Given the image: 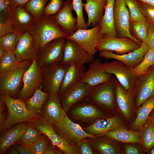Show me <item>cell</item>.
Wrapping results in <instances>:
<instances>
[{
  "mask_svg": "<svg viewBox=\"0 0 154 154\" xmlns=\"http://www.w3.org/2000/svg\"><path fill=\"white\" fill-rule=\"evenodd\" d=\"M54 145L49 140L47 146L44 154H53L58 153Z\"/></svg>",
  "mask_w": 154,
  "mask_h": 154,
  "instance_id": "f5cc1de1",
  "label": "cell"
},
{
  "mask_svg": "<svg viewBox=\"0 0 154 154\" xmlns=\"http://www.w3.org/2000/svg\"><path fill=\"white\" fill-rule=\"evenodd\" d=\"M72 1L66 0L62 8L54 15L56 22L66 33L67 36L72 34L76 30L77 18L72 15Z\"/></svg>",
  "mask_w": 154,
  "mask_h": 154,
  "instance_id": "ffe728a7",
  "label": "cell"
},
{
  "mask_svg": "<svg viewBox=\"0 0 154 154\" xmlns=\"http://www.w3.org/2000/svg\"><path fill=\"white\" fill-rule=\"evenodd\" d=\"M50 0H29L24 6L26 10L33 16L35 20L44 15L45 5Z\"/></svg>",
  "mask_w": 154,
  "mask_h": 154,
  "instance_id": "836d02e7",
  "label": "cell"
},
{
  "mask_svg": "<svg viewBox=\"0 0 154 154\" xmlns=\"http://www.w3.org/2000/svg\"><path fill=\"white\" fill-rule=\"evenodd\" d=\"M149 49L148 46L145 42H142L140 47L127 54H119L114 53L111 51L101 50L99 51V55L100 57L121 61L134 68L143 60L145 54Z\"/></svg>",
  "mask_w": 154,
  "mask_h": 154,
  "instance_id": "9a60e30c",
  "label": "cell"
},
{
  "mask_svg": "<svg viewBox=\"0 0 154 154\" xmlns=\"http://www.w3.org/2000/svg\"><path fill=\"white\" fill-rule=\"evenodd\" d=\"M5 51V50L2 47L0 46V58L3 55Z\"/></svg>",
  "mask_w": 154,
  "mask_h": 154,
  "instance_id": "91938a15",
  "label": "cell"
},
{
  "mask_svg": "<svg viewBox=\"0 0 154 154\" xmlns=\"http://www.w3.org/2000/svg\"><path fill=\"white\" fill-rule=\"evenodd\" d=\"M68 66L58 61L41 68L43 76L42 87L49 96L58 95Z\"/></svg>",
  "mask_w": 154,
  "mask_h": 154,
  "instance_id": "277c9868",
  "label": "cell"
},
{
  "mask_svg": "<svg viewBox=\"0 0 154 154\" xmlns=\"http://www.w3.org/2000/svg\"><path fill=\"white\" fill-rule=\"evenodd\" d=\"M34 127L46 136L54 146L66 154H79L76 146L71 144L54 130L53 124L40 115L35 120L30 122Z\"/></svg>",
  "mask_w": 154,
  "mask_h": 154,
  "instance_id": "5b68a950",
  "label": "cell"
},
{
  "mask_svg": "<svg viewBox=\"0 0 154 154\" xmlns=\"http://www.w3.org/2000/svg\"><path fill=\"white\" fill-rule=\"evenodd\" d=\"M8 11L16 32L23 33L27 31L35 20L23 6L11 7Z\"/></svg>",
  "mask_w": 154,
  "mask_h": 154,
  "instance_id": "44dd1931",
  "label": "cell"
},
{
  "mask_svg": "<svg viewBox=\"0 0 154 154\" xmlns=\"http://www.w3.org/2000/svg\"><path fill=\"white\" fill-rule=\"evenodd\" d=\"M84 4L88 16L86 23L88 27H94L98 23L103 16L102 13L106 3V0H86Z\"/></svg>",
  "mask_w": 154,
  "mask_h": 154,
  "instance_id": "83f0119b",
  "label": "cell"
},
{
  "mask_svg": "<svg viewBox=\"0 0 154 154\" xmlns=\"http://www.w3.org/2000/svg\"><path fill=\"white\" fill-rule=\"evenodd\" d=\"M140 9L145 18L154 24V6L139 1Z\"/></svg>",
  "mask_w": 154,
  "mask_h": 154,
  "instance_id": "bcb514c9",
  "label": "cell"
},
{
  "mask_svg": "<svg viewBox=\"0 0 154 154\" xmlns=\"http://www.w3.org/2000/svg\"><path fill=\"white\" fill-rule=\"evenodd\" d=\"M10 7L9 0H0V13L7 12Z\"/></svg>",
  "mask_w": 154,
  "mask_h": 154,
  "instance_id": "f907efd6",
  "label": "cell"
},
{
  "mask_svg": "<svg viewBox=\"0 0 154 154\" xmlns=\"http://www.w3.org/2000/svg\"><path fill=\"white\" fill-rule=\"evenodd\" d=\"M10 7L16 6H24L29 0H9Z\"/></svg>",
  "mask_w": 154,
  "mask_h": 154,
  "instance_id": "db71d44e",
  "label": "cell"
},
{
  "mask_svg": "<svg viewBox=\"0 0 154 154\" xmlns=\"http://www.w3.org/2000/svg\"><path fill=\"white\" fill-rule=\"evenodd\" d=\"M66 112L61 106L58 95L49 96L42 109V116L53 125L65 116Z\"/></svg>",
  "mask_w": 154,
  "mask_h": 154,
  "instance_id": "7402d4cb",
  "label": "cell"
},
{
  "mask_svg": "<svg viewBox=\"0 0 154 154\" xmlns=\"http://www.w3.org/2000/svg\"><path fill=\"white\" fill-rule=\"evenodd\" d=\"M43 82L41 68L37 64L35 58L24 73L23 86L17 95L18 98L25 100L31 98L42 85Z\"/></svg>",
  "mask_w": 154,
  "mask_h": 154,
  "instance_id": "9c48e42d",
  "label": "cell"
},
{
  "mask_svg": "<svg viewBox=\"0 0 154 154\" xmlns=\"http://www.w3.org/2000/svg\"><path fill=\"white\" fill-rule=\"evenodd\" d=\"M103 64L106 71L114 75L125 90L132 92L138 78L133 68L118 60Z\"/></svg>",
  "mask_w": 154,
  "mask_h": 154,
  "instance_id": "52a82bcc",
  "label": "cell"
},
{
  "mask_svg": "<svg viewBox=\"0 0 154 154\" xmlns=\"http://www.w3.org/2000/svg\"><path fill=\"white\" fill-rule=\"evenodd\" d=\"M27 31L34 39L37 51L51 41L67 36L55 20L54 15L44 14L34 20Z\"/></svg>",
  "mask_w": 154,
  "mask_h": 154,
  "instance_id": "6da1fadb",
  "label": "cell"
},
{
  "mask_svg": "<svg viewBox=\"0 0 154 154\" xmlns=\"http://www.w3.org/2000/svg\"><path fill=\"white\" fill-rule=\"evenodd\" d=\"M104 36L101 33L99 23L90 29H78L66 38L73 40L89 54L94 56L96 48Z\"/></svg>",
  "mask_w": 154,
  "mask_h": 154,
  "instance_id": "8992f818",
  "label": "cell"
},
{
  "mask_svg": "<svg viewBox=\"0 0 154 154\" xmlns=\"http://www.w3.org/2000/svg\"><path fill=\"white\" fill-rule=\"evenodd\" d=\"M112 77L111 74L106 71L103 63L95 59L90 63L80 82L93 87L106 82Z\"/></svg>",
  "mask_w": 154,
  "mask_h": 154,
  "instance_id": "e0dca14e",
  "label": "cell"
},
{
  "mask_svg": "<svg viewBox=\"0 0 154 154\" xmlns=\"http://www.w3.org/2000/svg\"><path fill=\"white\" fill-rule=\"evenodd\" d=\"M117 80L112 76L106 82L93 87L87 96L89 100L101 106L113 107Z\"/></svg>",
  "mask_w": 154,
  "mask_h": 154,
  "instance_id": "30bf717a",
  "label": "cell"
},
{
  "mask_svg": "<svg viewBox=\"0 0 154 154\" xmlns=\"http://www.w3.org/2000/svg\"><path fill=\"white\" fill-rule=\"evenodd\" d=\"M133 95L132 92L125 90L117 80L116 87V102L127 120L129 119L131 114L133 103Z\"/></svg>",
  "mask_w": 154,
  "mask_h": 154,
  "instance_id": "484cf974",
  "label": "cell"
},
{
  "mask_svg": "<svg viewBox=\"0 0 154 154\" xmlns=\"http://www.w3.org/2000/svg\"><path fill=\"white\" fill-rule=\"evenodd\" d=\"M154 65V51L149 49L145 54L141 62L137 66L133 68L138 77L145 74L151 66Z\"/></svg>",
  "mask_w": 154,
  "mask_h": 154,
  "instance_id": "74e56055",
  "label": "cell"
},
{
  "mask_svg": "<svg viewBox=\"0 0 154 154\" xmlns=\"http://www.w3.org/2000/svg\"><path fill=\"white\" fill-rule=\"evenodd\" d=\"M130 14V22L136 21L143 18L138 0H125Z\"/></svg>",
  "mask_w": 154,
  "mask_h": 154,
  "instance_id": "7bdbcfd3",
  "label": "cell"
},
{
  "mask_svg": "<svg viewBox=\"0 0 154 154\" xmlns=\"http://www.w3.org/2000/svg\"><path fill=\"white\" fill-rule=\"evenodd\" d=\"M139 1L147 3L154 6V0H138Z\"/></svg>",
  "mask_w": 154,
  "mask_h": 154,
  "instance_id": "9f6ffc18",
  "label": "cell"
},
{
  "mask_svg": "<svg viewBox=\"0 0 154 154\" xmlns=\"http://www.w3.org/2000/svg\"><path fill=\"white\" fill-rule=\"evenodd\" d=\"M32 62L25 60L18 62L9 72L0 76L1 94H7L11 96L17 95L23 83L24 73Z\"/></svg>",
  "mask_w": 154,
  "mask_h": 154,
  "instance_id": "3957f363",
  "label": "cell"
},
{
  "mask_svg": "<svg viewBox=\"0 0 154 154\" xmlns=\"http://www.w3.org/2000/svg\"><path fill=\"white\" fill-rule=\"evenodd\" d=\"M64 3L62 0H50L45 7L44 14L54 15L62 8Z\"/></svg>",
  "mask_w": 154,
  "mask_h": 154,
  "instance_id": "f6af8a7d",
  "label": "cell"
},
{
  "mask_svg": "<svg viewBox=\"0 0 154 154\" xmlns=\"http://www.w3.org/2000/svg\"><path fill=\"white\" fill-rule=\"evenodd\" d=\"M85 71L84 65L76 63L68 65L58 96H60L67 90L79 82Z\"/></svg>",
  "mask_w": 154,
  "mask_h": 154,
  "instance_id": "d4e9b609",
  "label": "cell"
},
{
  "mask_svg": "<svg viewBox=\"0 0 154 154\" xmlns=\"http://www.w3.org/2000/svg\"><path fill=\"white\" fill-rule=\"evenodd\" d=\"M140 143L146 152L154 147V128L150 121L147 123L142 132Z\"/></svg>",
  "mask_w": 154,
  "mask_h": 154,
  "instance_id": "d590c367",
  "label": "cell"
},
{
  "mask_svg": "<svg viewBox=\"0 0 154 154\" xmlns=\"http://www.w3.org/2000/svg\"><path fill=\"white\" fill-rule=\"evenodd\" d=\"M93 87L79 82L58 96L61 106L66 112L74 104L87 97Z\"/></svg>",
  "mask_w": 154,
  "mask_h": 154,
  "instance_id": "2e32d148",
  "label": "cell"
},
{
  "mask_svg": "<svg viewBox=\"0 0 154 154\" xmlns=\"http://www.w3.org/2000/svg\"><path fill=\"white\" fill-rule=\"evenodd\" d=\"M18 62H32L35 58L37 50L34 39L28 31L24 33L13 51Z\"/></svg>",
  "mask_w": 154,
  "mask_h": 154,
  "instance_id": "d6986e66",
  "label": "cell"
},
{
  "mask_svg": "<svg viewBox=\"0 0 154 154\" xmlns=\"http://www.w3.org/2000/svg\"><path fill=\"white\" fill-rule=\"evenodd\" d=\"M15 32V29L8 11L0 13V37Z\"/></svg>",
  "mask_w": 154,
  "mask_h": 154,
  "instance_id": "b9f144b4",
  "label": "cell"
},
{
  "mask_svg": "<svg viewBox=\"0 0 154 154\" xmlns=\"http://www.w3.org/2000/svg\"><path fill=\"white\" fill-rule=\"evenodd\" d=\"M18 62L13 52L5 50L0 58V76L9 72Z\"/></svg>",
  "mask_w": 154,
  "mask_h": 154,
  "instance_id": "8d00e7d4",
  "label": "cell"
},
{
  "mask_svg": "<svg viewBox=\"0 0 154 154\" xmlns=\"http://www.w3.org/2000/svg\"><path fill=\"white\" fill-rule=\"evenodd\" d=\"M134 89L136 94L137 106L141 105L150 97L154 96V67L145 75L138 77Z\"/></svg>",
  "mask_w": 154,
  "mask_h": 154,
  "instance_id": "ac0fdd59",
  "label": "cell"
},
{
  "mask_svg": "<svg viewBox=\"0 0 154 154\" xmlns=\"http://www.w3.org/2000/svg\"><path fill=\"white\" fill-rule=\"evenodd\" d=\"M49 139L44 134L38 139L32 143L23 144L30 154H44Z\"/></svg>",
  "mask_w": 154,
  "mask_h": 154,
  "instance_id": "ab89813d",
  "label": "cell"
},
{
  "mask_svg": "<svg viewBox=\"0 0 154 154\" xmlns=\"http://www.w3.org/2000/svg\"><path fill=\"white\" fill-rule=\"evenodd\" d=\"M114 12V23L117 37H128L141 44V42L133 37L130 32V14L125 0H115Z\"/></svg>",
  "mask_w": 154,
  "mask_h": 154,
  "instance_id": "8fae6325",
  "label": "cell"
},
{
  "mask_svg": "<svg viewBox=\"0 0 154 154\" xmlns=\"http://www.w3.org/2000/svg\"><path fill=\"white\" fill-rule=\"evenodd\" d=\"M79 154H93L95 153L94 147L90 141L86 138L80 141L76 145Z\"/></svg>",
  "mask_w": 154,
  "mask_h": 154,
  "instance_id": "7dc6e473",
  "label": "cell"
},
{
  "mask_svg": "<svg viewBox=\"0 0 154 154\" xmlns=\"http://www.w3.org/2000/svg\"></svg>",
  "mask_w": 154,
  "mask_h": 154,
  "instance_id": "6125c7cd",
  "label": "cell"
},
{
  "mask_svg": "<svg viewBox=\"0 0 154 154\" xmlns=\"http://www.w3.org/2000/svg\"><path fill=\"white\" fill-rule=\"evenodd\" d=\"M149 49L154 51V25L150 23L144 42Z\"/></svg>",
  "mask_w": 154,
  "mask_h": 154,
  "instance_id": "c3c4849f",
  "label": "cell"
},
{
  "mask_svg": "<svg viewBox=\"0 0 154 154\" xmlns=\"http://www.w3.org/2000/svg\"><path fill=\"white\" fill-rule=\"evenodd\" d=\"M73 9L75 12L77 19L76 29H87L83 14V8L84 4L82 0H72Z\"/></svg>",
  "mask_w": 154,
  "mask_h": 154,
  "instance_id": "ee69618b",
  "label": "cell"
},
{
  "mask_svg": "<svg viewBox=\"0 0 154 154\" xmlns=\"http://www.w3.org/2000/svg\"><path fill=\"white\" fill-rule=\"evenodd\" d=\"M150 121L153 126L154 128V111L151 117Z\"/></svg>",
  "mask_w": 154,
  "mask_h": 154,
  "instance_id": "680465c9",
  "label": "cell"
},
{
  "mask_svg": "<svg viewBox=\"0 0 154 154\" xmlns=\"http://www.w3.org/2000/svg\"><path fill=\"white\" fill-rule=\"evenodd\" d=\"M28 122L15 124L1 131L0 154H4L7 149L19 140L27 126Z\"/></svg>",
  "mask_w": 154,
  "mask_h": 154,
  "instance_id": "603a6c76",
  "label": "cell"
},
{
  "mask_svg": "<svg viewBox=\"0 0 154 154\" xmlns=\"http://www.w3.org/2000/svg\"><path fill=\"white\" fill-rule=\"evenodd\" d=\"M94 60V56L90 55L76 42L66 38L62 61L64 63L68 66L74 63L84 65L90 63Z\"/></svg>",
  "mask_w": 154,
  "mask_h": 154,
  "instance_id": "5bb4252c",
  "label": "cell"
},
{
  "mask_svg": "<svg viewBox=\"0 0 154 154\" xmlns=\"http://www.w3.org/2000/svg\"><path fill=\"white\" fill-rule=\"evenodd\" d=\"M0 100L4 103L7 110L3 130L19 123L33 121L40 116L29 110L24 100L20 98H14L8 94H1Z\"/></svg>",
  "mask_w": 154,
  "mask_h": 154,
  "instance_id": "7a4b0ae2",
  "label": "cell"
},
{
  "mask_svg": "<svg viewBox=\"0 0 154 154\" xmlns=\"http://www.w3.org/2000/svg\"><path fill=\"white\" fill-rule=\"evenodd\" d=\"M9 153L11 154H18L19 153L15 149L13 148L11 149L9 152Z\"/></svg>",
  "mask_w": 154,
  "mask_h": 154,
  "instance_id": "6f0895ef",
  "label": "cell"
},
{
  "mask_svg": "<svg viewBox=\"0 0 154 154\" xmlns=\"http://www.w3.org/2000/svg\"><path fill=\"white\" fill-rule=\"evenodd\" d=\"M23 34L16 32L0 37V46L5 50L13 52Z\"/></svg>",
  "mask_w": 154,
  "mask_h": 154,
  "instance_id": "f35d334b",
  "label": "cell"
},
{
  "mask_svg": "<svg viewBox=\"0 0 154 154\" xmlns=\"http://www.w3.org/2000/svg\"><path fill=\"white\" fill-rule=\"evenodd\" d=\"M5 104L4 103L0 100V130L1 131L3 129L4 126L6 122L7 114L5 111Z\"/></svg>",
  "mask_w": 154,
  "mask_h": 154,
  "instance_id": "681fc988",
  "label": "cell"
},
{
  "mask_svg": "<svg viewBox=\"0 0 154 154\" xmlns=\"http://www.w3.org/2000/svg\"><path fill=\"white\" fill-rule=\"evenodd\" d=\"M150 23L145 18L139 21L130 22L131 35L141 42H144Z\"/></svg>",
  "mask_w": 154,
  "mask_h": 154,
  "instance_id": "d6a6232c",
  "label": "cell"
},
{
  "mask_svg": "<svg viewBox=\"0 0 154 154\" xmlns=\"http://www.w3.org/2000/svg\"><path fill=\"white\" fill-rule=\"evenodd\" d=\"M43 134L30 122H28L25 130L18 141L19 144H29L37 140Z\"/></svg>",
  "mask_w": 154,
  "mask_h": 154,
  "instance_id": "e575fe53",
  "label": "cell"
},
{
  "mask_svg": "<svg viewBox=\"0 0 154 154\" xmlns=\"http://www.w3.org/2000/svg\"><path fill=\"white\" fill-rule=\"evenodd\" d=\"M71 113L74 117L81 120H93L103 115L98 108L89 104H82L74 108Z\"/></svg>",
  "mask_w": 154,
  "mask_h": 154,
  "instance_id": "f546056e",
  "label": "cell"
},
{
  "mask_svg": "<svg viewBox=\"0 0 154 154\" xmlns=\"http://www.w3.org/2000/svg\"><path fill=\"white\" fill-rule=\"evenodd\" d=\"M103 135L114 140L123 142L140 143L141 135L139 132L129 131L120 127L109 131Z\"/></svg>",
  "mask_w": 154,
  "mask_h": 154,
  "instance_id": "f1b7e54d",
  "label": "cell"
},
{
  "mask_svg": "<svg viewBox=\"0 0 154 154\" xmlns=\"http://www.w3.org/2000/svg\"><path fill=\"white\" fill-rule=\"evenodd\" d=\"M20 154H30V152L23 144H19L14 148Z\"/></svg>",
  "mask_w": 154,
  "mask_h": 154,
  "instance_id": "11a10c76",
  "label": "cell"
},
{
  "mask_svg": "<svg viewBox=\"0 0 154 154\" xmlns=\"http://www.w3.org/2000/svg\"><path fill=\"white\" fill-rule=\"evenodd\" d=\"M120 127H122L121 121L118 116L116 115L110 118L97 119L84 130L91 135H103L109 131Z\"/></svg>",
  "mask_w": 154,
  "mask_h": 154,
  "instance_id": "cb8c5ba5",
  "label": "cell"
},
{
  "mask_svg": "<svg viewBox=\"0 0 154 154\" xmlns=\"http://www.w3.org/2000/svg\"><path fill=\"white\" fill-rule=\"evenodd\" d=\"M148 153L149 154H154V147L149 150Z\"/></svg>",
  "mask_w": 154,
  "mask_h": 154,
  "instance_id": "94428289",
  "label": "cell"
},
{
  "mask_svg": "<svg viewBox=\"0 0 154 154\" xmlns=\"http://www.w3.org/2000/svg\"><path fill=\"white\" fill-rule=\"evenodd\" d=\"M125 153L127 154H138L140 153L139 150L136 147L130 145L125 146Z\"/></svg>",
  "mask_w": 154,
  "mask_h": 154,
  "instance_id": "816d5d0a",
  "label": "cell"
},
{
  "mask_svg": "<svg viewBox=\"0 0 154 154\" xmlns=\"http://www.w3.org/2000/svg\"><path fill=\"white\" fill-rule=\"evenodd\" d=\"M141 45L128 37L104 36L96 49L113 51L121 54L132 52L140 47Z\"/></svg>",
  "mask_w": 154,
  "mask_h": 154,
  "instance_id": "4fadbf2b",
  "label": "cell"
},
{
  "mask_svg": "<svg viewBox=\"0 0 154 154\" xmlns=\"http://www.w3.org/2000/svg\"><path fill=\"white\" fill-rule=\"evenodd\" d=\"M53 125L58 134L69 143L76 145L80 141L86 137H95L87 133L79 125L71 121L66 115Z\"/></svg>",
  "mask_w": 154,
  "mask_h": 154,
  "instance_id": "7c38bea8",
  "label": "cell"
},
{
  "mask_svg": "<svg viewBox=\"0 0 154 154\" xmlns=\"http://www.w3.org/2000/svg\"><path fill=\"white\" fill-rule=\"evenodd\" d=\"M115 0H106L105 13L99 23L102 33L104 36L117 37L114 20Z\"/></svg>",
  "mask_w": 154,
  "mask_h": 154,
  "instance_id": "4316f807",
  "label": "cell"
},
{
  "mask_svg": "<svg viewBox=\"0 0 154 154\" xmlns=\"http://www.w3.org/2000/svg\"><path fill=\"white\" fill-rule=\"evenodd\" d=\"M66 38L61 37L48 43L37 51L35 59L40 68L58 61H62Z\"/></svg>",
  "mask_w": 154,
  "mask_h": 154,
  "instance_id": "ba28073f",
  "label": "cell"
},
{
  "mask_svg": "<svg viewBox=\"0 0 154 154\" xmlns=\"http://www.w3.org/2000/svg\"><path fill=\"white\" fill-rule=\"evenodd\" d=\"M137 112L136 117L132 126L136 129L142 128L149 118V115L154 109V96L144 102Z\"/></svg>",
  "mask_w": 154,
  "mask_h": 154,
  "instance_id": "1f68e13d",
  "label": "cell"
},
{
  "mask_svg": "<svg viewBox=\"0 0 154 154\" xmlns=\"http://www.w3.org/2000/svg\"><path fill=\"white\" fill-rule=\"evenodd\" d=\"M42 85L30 98L25 100L27 108L36 114L42 116V109L49 96L47 92L42 91Z\"/></svg>",
  "mask_w": 154,
  "mask_h": 154,
  "instance_id": "4dcf8cb0",
  "label": "cell"
},
{
  "mask_svg": "<svg viewBox=\"0 0 154 154\" xmlns=\"http://www.w3.org/2000/svg\"><path fill=\"white\" fill-rule=\"evenodd\" d=\"M94 137L90 138V142L94 148L100 153L103 154H115L118 153V150L112 144L106 141L99 140Z\"/></svg>",
  "mask_w": 154,
  "mask_h": 154,
  "instance_id": "60d3db41",
  "label": "cell"
}]
</instances>
